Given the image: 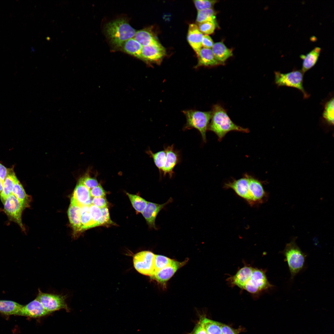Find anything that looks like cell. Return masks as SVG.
Listing matches in <instances>:
<instances>
[{"label": "cell", "instance_id": "1", "mask_svg": "<svg viewBox=\"0 0 334 334\" xmlns=\"http://www.w3.org/2000/svg\"><path fill=\"white\" fill-rule=\"evenodd\" d=\"M211 121L208 130L214 133L218 140L221 141L228 132L232 131L248 133L250 130L234 123L228 116L227 111L221 105H214L212 107Z\"/></svg>", "mask_w": 334, "mask_h": 334}, {"label": "cell", "instance_id": "2", "mask_svg": "<svg viewBox=\"0 0 334 334\" xmlns=\"http://www.w3.org/2000/svg\"><path fill=\"white\" fill-rule=\"evenodd\" d=\"M105 31L112 45L120 48L126 41L133 38L137 31L126 19L120 18L107 23Z\"/></svg>", "mask_w": 334, "mask_h": 334}, {"label": "cell", "instance_id": "3", "mask_svg": "<svg viewBox=\"0 0 334 334\" xmlns=\"http://www.w3.org/2000/svg\"><path fill=\"white\" fill-rule=\"evenodd\" d=\"M295 238L287 243L282 253L285 257L291 274L293 278L303 268L306 256L298 246Z\"/></svg>", "mask_w": 334, "mask_h": 334}, {"label": "cell", "instance_id": "4", "mask_svg": "<svg viewBox=\"0 0 334 334\" xmlns=\"http://www.w3.org/2000/svg\"><path fill=\"white\" fill-rule=\"evenodd\" d=\"M182 112L186 120L183 129H196L200 133L203 142H206V133L212 116L211 111H201L189 109Z\"/></svg>", "mask_w": 334, "mask_h": 334}, {"label": "cell", "instance_id": "5", "mask_svg": "<svg viewBox=\"0 0 334 334\" xmlns=\"http://www.w3.org/2000/svg\"><path fill=\"white\" fill-rule=\"evenodd\" d=\"M266 272L265 270L254 268L243 290H246L253 296L257 297L273 288L274 286L268 280Z\"/></svg>", "mask_w": 334, "mask_h": 334}, {"label": "cell", "instance_id": "6", "mask_svg": "<svg viewBox=\"0 0 334 334\" xmlns=\"http://www.w3.org/2000/svg\"><path fill=\"white\" fill-rule=\"evenodd\" d=\"M304 73L302 70H294L286 73L275 72V82L278 86H285L296 88L300 90L305 97L307 94L303 85Z\"/></svg>", "mask_w": 334, "mask_h": 334}, {"label": "cell", "instance_id": "7", "mask_svg": "<svg viewBox=\"0 0 334 334\" xmlns=\"http://www.w3.org/2000/svg\"><path fill=\"white\" fill-rule=\"evenodd\" d=\"M66 295L43 293L39 289L36 298L50 313L62 309L69 311V308L66 302Z\"/></svg>", "mask_w": 334, "mask_h": 334}, {"label": "cell", "instance_id": "8", "mask_svg": "<svg viewBox=\"0 0 334 334\" xmlns=\"http://www.w3.org/2000/svg\"><path fill=\"white\" fill-rule=\"evenodd\" d=\"M155 255L149 251H143L136 253L133 258L135 269L139 273L151 277L155 272Z\"/></svg>", "mask_w": 334, "mask_h": 334}, {"label": "cell", "instance_id": "9", "mask_svg": "<svg viewBox=\"0 0 334 334\" xmlns=\"http://www.w3.org/2000/svg\"><path fill=\"white\" fill-rule=\"evenodd\" d=\"M3 204L4 211L9 220L17 223L24 231L25 228L22 220L23 210L16 197L12 194L7 198Z\"/></svg>", "mask_w": 334, "mask_h": 334}, {"label": "cell", "instance_id": "10", "mask_svg": "<svg viewBox=\"0 0 334 334\" xmlns=\"http://www.w3.org/2000/svg\"><path fill=\"white\" fill-rule=\"evenodd\" d=\"M247 178L252 205L261 203L267 200L268 194L265 191L263 182L255 177L247 173L244 174Z\"/></svg>", "mask_w": 334, "mask_h": 334}, {"label": "cell", "instance_id": "11", "mask_svg": "<svg viewBox=\"0 0 334 334\" xmlns=\"http://www.w3.org/2000/svg\"><path fill=\"white\" fill-rule=\"evenodd\" d=\"M165 54V48L159 42L148 46H141L140 59L147 62L159 64Z\"/></svg>", "mask_w": 334, "mask_h": 334}, {"label": "cell", "instance_id": "12", "mask_svg": "<svg viewBox=\"0 0 334 334\" xmlns=\"http://www.w3.org/2000/svg\"><path fill=\"white\" fill-rule=\"evenodd\" d=\"M224 188L232 189L238 195L244 199L250 205H252L248 180L244 175L242 178L234 179L225 183Z\"/></svg>", "mask_w": 334, "mask_h": 334}, {"label": "cell", "instance_id": "13", "mask_svg": "<svg viewBox=\"0 0 334 334\" xmlns=\"http://www.w3.org/2000/svg\"><path fill=\"white\" fill-rule=\"evenodd\" d=\"M254 268L245 264L233 275H230L226 280L230 287L237 286L243 290L244 286L250 277Z\"/></svg>", "mask_w": 334, "mask_h": 334}, {"label": "cell", "instance_id": "14", "mask_svg": "<svg viewBox=\"0 0 334 334\" xmlns=\"http://www.w3.org/2000/svg\"><path fill=\"white\" fill-rule=\"evenodd\" d=\"M188 260L187 259L180 262L173 259L169 264L155 272L151 277L159 283L165 285L176 272L186 263Z\"/></svg>", "mask_w": 334, "mask_h": 334}, {"label": "cell", "instance_id": "15", "mask_svg": "<svg viewBox=\"0 0 334 334\" xmlns=\"http://www.w3.org/2000/svg\"><path fill=\"white\" fill-rule=\"evenodd\" d=\"M173 201L172 198H170L166 203L163 204L148 202L145 208L141 213L150 228L157 229L155 224V221L157 215L162 209L165 208L166 205L172 202Z\"/></svg>", "mask_w": 334, "mask_h": 334}, {"label": "cell", "instance_id": "16", "mask_svg": "<svg viewBox=\"0 0 334 334\" xmlns=\"http://www.w3.org/2000/svg\"><path fill=\"white\" fill-rule=\"evenodd\" d=\"M36 298L25 305H23L17 315L32 318H38L50 314Z\"/></svg>", "mask_w": 334, "mask_h": 334}, {"label": "cell", "instance_id": "17", "mask_svg": "<svg viewBox=\"0 0 334 334\" xmlns=\"http://www.w3.org/2000/svg\"><path fill=\"white\" fill-rule=\"evenodd\" d=\"M166 153V156L164 167L161 173L164 176L168 175L170 178L174 173L173 169L180 161V156L178 151L174 149L173 144L168 146L164 148Z\"/></svg>", "mask_w": 334, "mask_h": 334}, {"label": "cell", "instance_id": "18", "mask_svg": "<svg viewBox=\"0 0 334 334\" xmlns=\"http://www.w3.org/2000/svg\"><path fill=\"white\" fill-rule=\"evenodd\" d=\"M203 35L199 30L197 25L194 24L189 25L187 35V41L197 54L202 48Z\"/></svg>", "mask_w": 334, "mask_h": 334}, {"label": "cell", "instance_id": "19", "mask_svg": "<svg viewBox=\"0 0 334 334\" xmlns=\"http://www.w3.org/2000/svg\"><path fill=\"white\" fill-rule=\"evenodd\" d=\"M198 62L195 68L210 67L222 64L215 58L211 49L202 48L197 54Z\"/></svg>", "mask_w": 334, "mask_h": 334}, {"label": "cell", "instance_id": "20", "mask_svg": "<svg viewBox=\"0 0 334 334\" xmlns=\"http://www.w3.org/2000/svg\"><path fill=\"white\" fill-rule=\"evenodd\" d=\"M91 197L90 190L79 181L74 189L71 200L81 207L85 205Z\"/></svg>", "mask_w": 334, "mask_h": 334}, {"label": "cell", "instance_id": "21", "mask_svg": "<svg viewBox=\"0 0 334 334\" xmlns=\"http://www.w3.org/2000/svg\"><path fill=\"white\" fill-rule=\"evenodd\" d=\"M67 212L70 223L74 231H82L81 207L71 200Z\"/></svg>", "mask_w": 334, "mask_h": 334}, {"label": "cell", "instance_id": "22", "mask_svg": "<svg viewBox=\"0 0 334 334\" xmlns=\"http://www.w3.org/2000/svg\"><path fill=\"white\" fill-rule=\"evenodd\" d=\"M12 194L17 199L23 211L29 207L31 198L26 194L22 185L17 178L14 184Z\"/></svg>", "mask_w": 334, "mask_h": 334}, {"label": "cell", "instance_id": "23", "mask_svg": "<svg viewBox=\"0 0 334 334\" xmlns=\"http://www.w3.org/2000/svg\"><path fill=\"white\" fill-rule=\"evenodd\" d=\"M142 46H148L159 42L152 31L145 28L137 31L133 37Z\"/></svg>", "mask_w": 334, "mask_h": 334}, {"label": "cell", "instance_id": "24", "mask_svg": "<svg viewBox=\"0 0 334 334\" xmlns=\"http://www.w3.org/2000/svg\"><path fill=\"white\" fill-rule=\"evenodd\" d=\"M321 51V48L316 47L306 55L301 54L300 58L303 60L302 71L304 73L316 64Z\"/></svg>", "mask_w": 334, "mask_h": 334}, {"label": "cell", "instance_id": "25", "mask_svg": "<svg viewBox=\"0 0 334 334\" xmlns=\"http://www.w3.org/2000/svg\"><path fill=\"white\" fill-rule=\"evenodd\" d=\"M212 50L216 59L223 65L233 55L232 50L228 48L222 42L214 43Z\"/></svg>", "mask_w": 334, "mask_h": 334}, {"label": "cell", "instance_id": "26", "mask_svg": "<svg viewBox=\"0 0 334 334\" xmlns=\"http://www.w3.org/2000/svg\"><path fill=\"white\" fill-rule=\"evenodd\" d=\"M17 179L14 172L10 170L4 180L2 191L0 195L1 200L3 204L7 198L12 194L13 186Z\"/></svg>", "mask_w": 334, "mask_h": 334}, {"label": "cell", "instance_id": "27", "mask_svg": "<svg viewBox=\"0 0 334 334\" xmlns=\"http://www.w3.org/2000/svg\"><path fill=\"white\" fill-rule=\"evenodd\" d=\"M22 306L13 301L0 300V313L7 315H17Z\"/></svg>", "mask_w": 334, "mask_h": 334}, {"label": "cell", "instance_id": "28", "mask_svg": "<svg viewBox=\"0 0 334 334\" xmlns=\"http://www.w3.org/2000/svg\"><path fill=\"white\" fill-rule=\"evenodd\" d=\"M199 322L208 334H222L221 323L205 317H201Z\"/></svg>", "mask_w": 334, "mask_h": 334}, {"label": "cell", "instance_id": "29", "mask_svg": "<svg viewBox=\"0 0 334 334\" xmlns=\"http://www.w3.org/2000/svg\"><path fill=\"white\" fill-rule=\"evenodd\" d=\"M122 47L127 53L140 59L141 46L133 37L125 41Z\"/></svg>", "mask_w": 334, "mask_h": 334}, {"label": "cell", "instance_id": "30", "mask_svg": "<svg viewBox=\"0 0 334 334\" xmlns=\"http://www.w3.org/2000/svg\"><path fill=\"white\" fill-rule=\"evenodd\" d=\"M89 206L84 205L81 207V231L94 227V223L89 212Z\"/></svg>", "mask_w": 334, "mask_h": 334}, {"label": "cell", "instance_id": "31", "mask_svg": "<svg viewBox=\"0 0 334 334\" xmlns=\"http://www.w3.org/2000/svg\"><path fill=\"white\" fill-rule=\"evenodd\" d=\"M216 12L213 8L198 11L196 22L198 24L205 21L216 23Z\"/></svg>", "mask_w": 334, "mask_h": 334}, {"label": "cell", "instance_id": "32", "mask_svg": "<svg viewBox=\"0 0 334 334\" xmlns=\"http://www.w3.org/2000/svg\"><path fill=\"white\" fill-rule=\"evenodd\" d=\"M147 153L152 158L154 164L161 173L162 170L165 165L166 153L165 150L154 153L151 151L148 150Z\"/></svg>", "mask_w": 334, "mask_h": 334}, {"label": "cell", "instance_id": "33", "mask_svg": "<svg viewBox=\"0 0 334 334\" xmlns=\"http://www.w3.org/2000/svg\"><path fill=\"white\" fill-rule=\"evenodd\" d=\"M134 208L139 212L142 213L145 208L147 201L137 195L127 193Z\"/></svg>", "mask_w": 334, "mask_h": 334}, {"label": "cell", "instance_id": "34", "mask_svg": "<svg viewBox=\"0 0 334 334\" xmlns=\"http://www.w3.org/2000/svg\"><path fill=\"white\" fill-rule=\"evenodd\" d=\"M334 98H331L325 104L323 117L330 125H334Z\"/></svg>", "mask_w": 334, "mask_h": 334}, {"label": "cell", "instance_id": "35", "mask_svg": "<svg viewBox=\"0 0 334 334\" xmlns=\"http://www.w3.org/2000/svg\"><path fill=\"white\" fill-rule=\"evenodd\" d=\"M172 260L173 259L166 256L162 255H155L154 258L155 272L169 264Z\"/></svg>", "mask_w": 334, "mask_h": 334}, {"label": "cell", "instance_id": "36", "mask_svg": "<svg viewBox=\"0 0 334 334\" xmlns=\"http://www.w3.org/2000/svg\"><path fill=\"white\" fill-rule=\"evenodd\" d=\"M198 24V25L197 26L200 32L204 35H208L213 32L216 25V23L205 21Z\"/></svg>", "mask_w": 334, "mask_h": 334}, {"label": "cell", "instance_id": "37", "mask_svg": "<svg viewBox=\"0 0 334 334\" xmlns=\"http://www.w3.org/2000/svg\"><path fill=\"white\" fill-rule=\"evenodd\" d=\"M193 1L198 11L212 8L215 4L218 2L216 0H194Z\"/></svg>", "mask_w": 334, "mask_h": 334}, {"label": "cell", "instance_id": "38", "mask_svg": "<svg viewBox=\"0 0 334 334\" xmlns=\"http://www.w3.org/2000/svg\"><path fill=\"white\" fill-rule=\"evenodd\" d=\"M79 181L82 183L90 190L97 186L99 184L96 178L91 177L88 174H86L80 178Z\"/></svg>", "mask_w": 334, "mask_h": 334}, {"label": "cell", "instance_id": "39", "mask_svg": "<svg viewBox=\"0 0 334 334\" xmlns=\"http://www.w3.org/2000/svg\"><path fill=\"white\" fill-rule=\"evenodd\" d=\"M89 212L94 223V227H96L102 216L101 209L92 204L89 206Z\"/></svg>", "mask_w": 334, "mask_h": 334}, {"label": "cell", "instance_id": "40", "mask_svg": "<svg viewBox=\"0 0 334 334\" xmlns=\"http://www.w3.org/2000/svg\"><path fill=\"white\" fill-rule=\"evenodd\" d=\"M102 215L101 218L98 222L96 226L100 225H107L114 224V222L111 220L107 208H101Z\"/></svg>", "mask_w": 334, "mask_h": 334}, {"label": "cell", "instance_id": "41", "mask_svg": "<svg viewBox=\"0 0 334 334\" xmlns=\"http://www.w3.org/2000/svg\"><path fill=\"white\" fill-rule=\"evenodd\" d=\"M91 196L92 197H105L106 192L100 184L90 190Z\"/></svg>", "mask_w": 334, "mask_h": 334}, {"label": "cell", "instance_id": "42", "mask_svg": "<svg viewBox=\"0 0 334 334\" xmlns=\"http://www.w3.org/2000/svg\"><path fill=\"white\" fill-rule=\"evenodd\" d=\"M92 204L102 208H107L108 202L105 197H94L92 199Z\"/></svg>", "mask_w": 334, "mask_h": 334}, {"label": "cell", "instance_id": "43", "mask_svg": "<svg viewBox=\"0 0 334 334\" xmlns=\"http://www.w3.org/2000/svg\"><path fill=\"white\" fill-rule=\"evenodd\" d=\"M214 43L211 38L208 35H203L202 41V46L203 48L211 49L212 48Z\"/></svg>", "mask_w": 334, "mask_h": 334}, {"label": "cell", "instance_id": "44", "mask_svg": "<svg viewBox=\"0 0 334 334\" xmlns=\"http://www.w3.org/2000/svg\"><path fill=\"white\" fill-rule=\"evenodd\" d=\"M221 330L222 334H238L237 330L233 329L230 327L221 323Z\"/></svg>", "mask_w": 334, "mask_h": 334}, {"label": "cell", "instance_id": "45", "mask_svg": "<svg viewBox=\"0 0 334 334\" xmlns=\"http://www.w3.org/2000/svg\"><path fill=\"white\" fill-rule=\"evenodd\" d=\"M10 170L0 163V178L3 182Z\"/></svg>", "mask_w": 334, "mask_h": 334}, {"label": "cell", "instance_id": "46", "mask_svg": "<svg viewBox=\"0 0 334 334\" xmlns=\"http://www.w3.org/2000/svg\"><path fill=\"white\" fill-rule=\"evenodd\" d=\"M191 334H208L202 326L200 323L199 322L197 324L193 331Z\"/></svg>", "mask_w": 334, "mask_h": 334}, {"label": "cell", "instance_id": "47", "mask_svg": "<svg viewBox=\"0 0 334 334\" xmlns=\"http://www.w3.org/2000/svg\"><path fill=\"white\" fill-rule=\"evenodd\" d=\"M3 182L0 178V195L1 194L3 189Z\"/></svg>", "mask_w": 334, "mask_h": 334}]
</instances>
